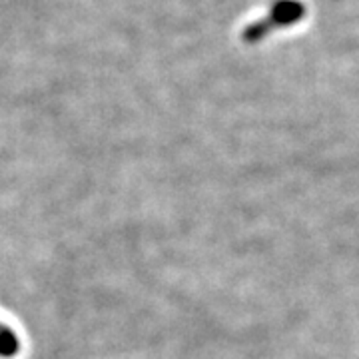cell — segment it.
Here are the masks:
<instances>
[{"instance_id": "1", "label": "cell", "mask_w": 359, "mask_h": 359, "mask_svg": "<svg viewBox=\"0 0 359 359\" xmlns=\"http://www.w3.org/2000/svg\"><path fill=\"white\" fill-rule=\"evenodd\" d=\"M19 338L14 336V332H10L6 325L0 323V358H12L19 354Z\"/></svg>"}]
</instances>
